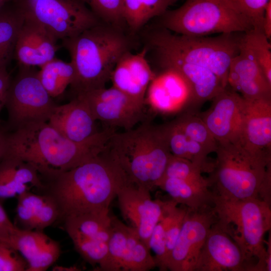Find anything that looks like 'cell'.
Listing matches in <instances>:
<instances>
[{
    "mask_svg": "<svg viewBox=\"0 0 271 271\" xmlns=\"http://www.w3.org/2000/svg\"><path fill=\"white\" fill-rule=\"evenodd\" d=\"M245 99L239 144L253 154L271 157V98Z\"/></svg>",
    "mask_w": 271,
    "mask_h": 271,
    "instance_id": "obj_21",
    "label": "cell"
},
{
    "mask_svg": "<svg viewBox=\"0 0 271 271\" xmlns=\"http://www.w3.org/2000/svg\"><path fill=\"white\" fill-rule=\"evenodd\" d=\"M116 197L123 218L149 248L151 234L163 215L165 201L153 200L149 190L132 183L123 186Z\"/></svg>",
    "mask_w": 271,
    "mask_h": 271,
    "instance_id": "obj_16",
    "label": "cell"
},
{
    "mask_svg": "<svg viewBox=\"0 0 271 271\" xmlns=\"http://www.w3.org/2000/svg\"><path fill=\"white\" fill-rule=\"evenodd\" d=\"M64 220L67 233L76 232L87 238L108 243L111 227L109 209L73 215Z\"/></svg>",
    "mask_w": 271,
    "mask_h": 271,
    "instance_id": "obj_27",
    "label": "cell"
},
{
    "mask_svg": "<svg viewBox=\"0 0 271 271\" xmlns=\"http://www.w3.org/2000/svg\"><path fill=\"white\" fill-rule=\"evenodd\" d=\"M60 217V211L57 203L52 196L47 195L44 203L35 216L32 229L42 231Z\"/></svg>",
    "mask_w": 271,
    "mask_h": 271,
    "instance_id": "obj_40",
    "label": "cell"
},
{
    "mask_svg": "<svg viewBox=\"0 0 271 271\" xmlns=\"http://www.w3.org/2000/svg\"><path fill=\"white\" fill-rule=\"evenodd\" d=\"M228 85L246 99L271 98V83L243 37L239 39L238 53L230 64Z\"/></svg>",
    "mask_w": 271,
    "mask_h": 271,
    "instance_id": "obj_17",
    "label": "cell"
},
{
    "mask_svg": "<svg viewBox=\"0 0 271 271\" xmlns=\"http://www.w3.org/2000/svg\"><path fill=\"white\" fill-rule=\"evenodd\" d=\"M176 0H122L123 21L137 30L155 17L164 14Z\"/></svg>",
    "mask_w": 271,
    "mask_h": 271,
    "instance_id": "obj_29",
    "label": "cell"
},
{
    "mask_svg": "<svg viewBox=\"0 0 271 271\" xmlns=\"http://www.w3.org/2000/svg\"><path fill=\"white\" fill-rule=\"evenodd\" d=\"M161 126L172 155L189 160L203 172H212L214 163L208 160L209 152L187 136L173 120Z\"/></svg>",
    "mask_w": 271,
    "mask_h": 271,
    "instance_id": "obj_25",
    "label": "cell"
},
{
    "mask_svg": "<svg viewBox=\"0 0 271 271\" xmlns=\"http://www.w3.org/2000/svg\"><path fill=\"white\" fill-rule=\"evenodd\" d=\"M212 206L217 223L240 248L248 271H270L271 253L264 240L271 227L270 203L259 198L226 199L214 193Z\"/></svg>",
    "mask_w": 271,
    "mask_h": 271,
    "instance_id": "obj_4",
    "label": "cell"
},
{
    "mask_svg": "<svg viewBox=\"0 0 271 271\" xmlns=\"http://www.w3.org/2000/svg\"><path fill=\"white\" fill-rule=\"evenodd\" d=\"M76 251L92 265H98V270H104L108 259V243L85 237L78 233H67Z\"/></svg>",
    "mask_w": 271,
    "mask_h": 271,
    "instance_id": "obj_31",
    "label": "cell"
},
{
    "mask_svg": "<svg viewBox=\"0 0 271 271\" xmlns=\"http://www.w3.org/2000/svg\"><path fill=\"white\" fill-rule=\"evenodd\" d=\"M211 186L209 183L170 177L162 178L157 185L177 203L194 211L212 206L214 193L210 190Z\"/></svg>",
    "mask_w": 271,
    "mask_h": 271,
    "instance_id": "obj_24",
    "label": "cell"
},
{
    "mask_svg": "<svg viewBox=\"0 0 271 271\" xmlns=\"http://www.w3.org/2000/svg\"><path fill=\"white\" fill-rule=\"evenodd\" d=\"M24 20L22 10L14 0L0 9V67H7L14 58L17 38Z\"/></svg>",
    "mask_w": 271,
    "mask_h": 271,
    "instance_id": "obj_26",
    "label": "cell"
},
{
    "mask_svg": "<svg viewBox=\"0 0 271 271\" xmlns=\"http://www.w3.org/2000/svg\"><path fill=\"white\" fill-rule=\"evenodd\" d=\"M14 1L25 17L41 24L58 40L99 24L97 17L80 0Z\"/></svg>",
    "mask_w": 271,
    "mask_h": 271,
    "instance_id": "obj_10",
    "label": "cell"
},
{
    "mask_svg": "<svg viewBox=\"0 0 271 271\" xmlns=\"http://www.w3.org/2000/svg\"><path fill=\"white\" fill-rule=\"evenodd\" d=\"M152 43L158 54L172 55L206 68L226 87L231 61L239 51V39L233 34L205 37L173 34L165 30L155 35Z\"/></svg>",
    "mask_w": 271,
    "mask_h": 271,
    "instance_id": "obj_8",
    "label": "cell"
},
{
    "mask_svg": "<svg viewBox=\"0 0 271 271\" xmlns=\"http://www.w3.org/2000/svg\"><path fill=\"white\" fill-rule=\"evenodd\" d=\"M114 131L106 127L87 140L76 142L48 122L31 123L5 132L3 157L17 158L31 164L50 181L105 151Z\"/></svg>",
    "mask_w": 271,
    "mask_h": 271,
    "instance_id": "obj_1",
    "label": "cell"
},
{
    "mask_svg": "<svg viewBox=\"0 0 271 271\" xmlns=\"http://www.w3.org/2000/svg\"><path fill=\"white\" fill-rule=\"evenodd\" d=\"M33 68L19 67L18 73L11 80L5 104L9 130L31 123L48 122L57 105Z\"/></svg>",
    "mask_w": 271,
    "mask_h": 271,
    "instance_id": "obj_9",
    "label": "cell"
},
{
    "mask_svg": "<svg viewBox=\"0 0 271 271\" xmlns=\"http://www.w3.org/2000/svg\"><path fill=\"white\" fill-rule=\"evenodd\" d=\"M145 103L153 111L162 114L188 111L193 104L191 85L179 71L171 67H164L150 82Z\"/></svg>",
    "mask_w": 271,
    "mask_h": 271,
    "instance_id": "obj_15",
    "label": "cell"
},
{
    "mask_svg": "<svg viewBox=\"0 0 271 271\" xmlns=\"http://www.w3.org/2000/svg\"><path fill=\"white\" fill-rule=\"evenodd\" d=\"M216 221L212 206L195 211L188 208L180 234L168 259L167 270L194 271L208 233Z\"/></svg>",
    "mask_w": 271,
    "mask_h": 271,
    "instance_id": "obj_12",
    "label": "cell"
},
{
    "mask_svg": "<svg viewBox=\"0 0 271 271\" xmlns=\"http://www.w3.org/2000/svg\"><path fill=\"white\" fill-rule=\"evenodd\" d=\"M173 120L187 136L201 145L210 154L216 152L218 143L199 115L193 111H186Z\"/></svg>",
    "mask_w": 271,
    "mask_h": 271,
    "instance_id": "obj_30",
    "label": "cell"
},
{
    "mask_svg": "<svg viewBox=\"0 0 271 271\" xmlns=\"http://www.w3.org/2000/svg\"><path fill=\"white\" fill-rule=\"evenodd\" d=\"M212 186L229 199L259 198L270 203L271 157L253 154L239 144H218Z\"/></svg>",
    "mask_w": 271,
    "mask_h": 271,
    "instance_id": "obj_6",
    "label": "cell"
},
{
    "mask_svg": "<svg viewBox=\"0 0 271 271\" xmlns=\"http://www.w3.org/2000/svg\"><path fill=\"white\" fill-rule=\"evenodd\" d=\"M62 42L75 70L70 86L75 96L105 87L116 63L127 51V42L121 35L99 24Z\"/></svg>",
    "mask_w": 271,
    "mask_h": 271,
    "instance_id": "obj_5",
    "label": "cell"
},
{
    "mask_svg": "<svg viewBox=\"0 0 271 271\" xmlns=\"http://www.w3.org/2000/svg\"><path fill=\"white\" fill-rule=\"evenodd\" d=\"M147 50L133 54L126 51L120 57L110 76L112 86L145 106L148 87L156 75L146 58Z\"/></svg>",
    "mask_w": 271,
    "mask_h": 271,
    "instance_id": "obj_20",
    "label": "cell"
},
{
    "mask_svg": "<svg viewBox=\"0 0 271 271\" xmlns=\"http://www.w3.org/2000/svg\"><path fill=\"white\" fill-rule=\"evenodd\" d=\"M81 270V268L77 266L65 267L63 266L56 265L52 268V270L54 271H79Z\"/></svg>",
    "mask_w": 271,
    "mask_h": 271,
    "instance_id": "obj_46",
    "label": "cell"
},
{
    "mask_svg": "<svg viewBox=\"0 0 271 271\" xmlns=\"http://www.w3.org/2000/svg\"><path fill=\"white\" fill-rule=\"evenodd\" d=\"M48 238L42 231L17 228L2 242L18 251L28 263Z\"/></svg>",
    "mask_w": 271,
    "mask_h": 271,
    "instance_id": "obj_32",
    "label": "cell"
},
{
    "mask_svg": "<svg viewBox=\"0 0 271 271\" xmlns=\"http://www.w3.org/2000/svg\"><path fill=\"white\" fill-rule=\"evenodd\" d=\"M78 95L87 102L95 119L107 127L128 130L145 116L144 105L113 86L93 89Z\"/></svg>",
    "mask_w": 271,
    "mask_h": 271,
    "instance_id": "obj_13",
    "label": "cell"
},
{
    "mask_svg": "<svg viewBox=\"0 0 271 271\" xmlns=\"http://www.w3.org/2000/svg\"><path fill=\"white\" fill-rule=\"evenodd\" d=\"M164 14V26L179 35L203 37L252 29L229 0H186L180 7Z\"/></svg>",
    "mask_w": 271,
    "mask_h": 271,
    "instance_id": "obj_7",
    "label": "cell"
},
{
    "mask_svg": "<svg viewBox=\"0 0 271 271\" xmlns=\"http://www.w3.org/2000/svg\"><path fill=\"white\" fill-rule=\"evenodd\" d=\"M46 195H40L30 191L18 196L16 218L23 229L32 230L35 216L44 203Z\"/></svg>",
    "mask_w": 271,
    "mask_h": 271,
    "instance_id": "obj_35",
    "label": "cell"
},
{
    "mask_svg": "<svg viewBox=\"0 0 271 271\" xmlns=\"http://www.w3.org/2000/svg\"><path fill=\"white\" fill-rule=\"evenodd\" d=\"M17 228L11 222L4 208L0 204V242L4 241Z\"/></svg>",
    "mask_w": 271,
    "mask_h": 271,
    "instance_id": "obj_44",
    "label": "cell"
},
{
    "mask_svg": "<svg viewBox=\"0 0 271 271\" xmlns=\"http://www.w3.org/2000/svg\"><path fill=\"white\" fill-rule=\"evenodd\" d=\"M5 146V131L0 130V161L4 155Z\"/></svg>",
    "mask_w": 271,
    "mask_h": 271,
    "instance_id": "obj_47",
    "label": "cell"
},
{
    "mask_svg": "<svg viewBox=\"0 0 271 271\" xmlns=\"http://www.w3.org/2000/svg\"><path fill=\"white\" fill-rule=\"evenodd\" d=\"M30 188L28 186L18 184L6 165L0 162V199L18 196L25 191H29Z\"/></svg>",
    "mask_w": 271,
    "mask_h": 271,
    "instance_id": "obj_42",
    "label": "cell"
},
{
    "mask_svg": "<svg viewBox=\"0 0 271 271\" xmlns=\"http://www.w3.org/2000/svg\"><path fill=\"white\" fill-rule=\"evenodd\" d=\"M199 114L218 144H239L242 134L245 99L226 87Z\"/></svg>",
    "mask_w": 271,
    "mask_h": 271,
    "instance_id": "obj_14",
    "label": "cell"
},
{
    "mask_svg": "<svg viewBox=\"0 0 271 271\" xmlns=\"http://www.w3.org/2000/svg\"><path fill=\"white\" fill-rule=\"evenodd\" d=\"M262 31L266 37L271 38V1L266 6L262 24Z\"/></svg>",
    "mask_w": 271,
    "mask_h": 271,
    "instance_id": "obj_45",
    "label": "cell"
},
{
    "mask_svg": "<svg viewBox=\"0 0 271 271\" xmlns=\"http://www.w3.org/2000/svg\"><path fill=\"white\" fill-rule=\"evenodd\" d=\"M11 80L7 67H0V113L5 106Z\"/></svg>",
    "mask_w": 271,
    "mask_h": 271,
    "instance_id": "obj_43",
    "label": "cell"
},
{
    "mask_svg": "<svg viewBox=\"0 0 271 271\" xmlns=\"http://www.w3.org/2000/svg\"><path fill=\"white\" fill-rule=\"evenodd\" d=\"M108 259L104 271H148L157 267L150 249L137 231L111 215Z\"/></svg>",
    "mask_w": 271,
    "mask_h": 271,
    "instance_id": "obj_11",
    "label": "cell"
},
{
    "mask_svg": "<svg viewBox=\"0 0 271 271\" xmlns=\"http://www.w3.org/2000/svg\"><path fill=\"white\" fill-rule=\"evenodd\" d=\"M85 4L97 17L113 23L123 21L122 0H80Z\"/></svg>",
    "mask_w": 271,
    "mask_h": 271,
    "instance_id": "obj_37",
    "label": "cell"
},
{
    "mask_svg": "<svg viewBox=\"0 0 271 271\" xmlns=\"http://www.w3.org/2000/svg\"><path fill=\"white\" fill-rule=\"evenodd\" d=\"M164 67H171L179 71L190 83L193 93L194 106L212 99L226 87L211 71L204 67L187 62L168 54H159Z\"/></svg>",
    "mask_w": 271,
    "mask_h": 271,
    "instance_id": "obj_23",
    "label": "cell"
},
{
    "mask_svg": "<svg viewBox=\"0 0 271 271\" xmlns=\"http://www.w3.org/2000/svg\"><path fill=\"white\" fill-rule=\"evenodd\" d=\"M106 151L131 182L150 192L157 187L172 155L161 125L148 121L122 132L114 131Z\"/></svg>",
    "mask_w": 271,
    "mask_h": 271,
    "instance_id": "obj_3",
    "label": "cell"
},
{
    "mask_svg": "<svg viewBox=\"0 0 271 271\" xmlns=\"http://www.w3.org/2000/svg\"><path fill=\"white\" fill-rule=\"evenodd\" d=\"M61 247L58 242L49 237L28 262L26 271H45L59 258Z\"/></svg>",
    "mask_w": 271,
    "mask_h": 271,
    "instance_id": "obj_38",
    "label": "cell"
},
{
    "mask_svg": "<svg viewBox=\"0 0 271 271\" xmlns=\"http://www.w3.org/2000/svg\"><path fill=\"white\" fill-rule=\"evenodd\" d=\"M28 263L17 250L0 242V271H26Z\"/></svg>",
    "mask_w": 271,
    "mask_h": 271,
    "instance_id": "obj_41",
    "label": "cell"
},
{
    "mask_svg": "<svg viewBox=\"0 0 271 271\" xmlns=\"http://www.w3.org/2000/svg\"><path fill=\"white\" fill-rule=\"evenodd\" d=\"M203 172L201 167L189 160L171 155L162 178H175L212 185L210 178H205L202 176Z\"/></svg>",
    "mask_w": 271,
    "mask_h": 271,
    "instance_id": "obj_34",
    "label": "cell"
},
{
    "mask_svg": "<svg viewBox=\"0 0 271 271\" xmlns=\"http://www.w3.org/2000/svg\"><path fill=\"white\" fill-rule=\"evenodd\" d=\"M49 181V195L57 203L64 219L109 209L118 191L132 183L106 150Z\"/></svg>",
    "mask_w": 271,
    "mask_h": 271,
    "instance_id": "obj_2",
    "label": "cell"
},
{
    "mask_svg": "<svg viewBox=\"0 0 271 271\" xmlns=\"http://www.w3.org/2000/svg\"><path fill=\"white\" fill-rule=\"evenodd\" d=\"M38 76L50 96L58 97L73 82L75 70L72 63L55 57L40 67Z\"/></svg>",
    "mask_w": 271,
    "mask_h": 271,
    "instance_id": "obj_28",
    "label": "cell"
},
{
    "mask_svg": "<svg viewBox=\"0 0 271 271\" xmlns=\"http://www.w3.org/2000/svg\"><path fill=\"white\" fill-rule=\"evenodd\" d=\"M57 41L43 26L25 16L17 38L14 58L19 67L40 68L56 57L59 48Z\"/></svg>",
    "mask_w": 271,
    "mask_h": 271,
    "instance_id": "obj_19",
    "label": "cell"
},
{
    "mask_svg": "<svg viewBox=\"0 0 271 271\" xmlns=\"http://www.w3.org/2000/svg\"><path fill=\"white\" fill-rule=\"evenodd\" d=\"M249 22L252 29L262 31L265 9L271 0H229Z\"/></svg>",
    "mask_w": 271,
    "mask_h": 271,
    "instance_id": "obj_39",
    "label": "cell"
},
{
    "mask_svg": "<svg viewBox=\"0 0 271 271\" xmlns=\"http://www.w3.org/2000/svg\"><path fill=\"white\" fill-rule=\"evenodd\" d=\"M12 1L13 0H0V9L5 5Z\"/></svg>",
    "mask_w": 271,
    "mask_h": 271,
    "instance_id": "obj_48",
    "label": "cell"
},
{
    "mask_svg": "<svg viewBox=\"0 0 271 271\" xmlns=\"http://www.w3.org/2000/svg\"><path fill=\"white\" fill-rule=\"evenodd\" d=\"M268 81L271 83V46L263 31L251 29L242 37Z\"/></svg>",
    "mask_w": 271,
    "mask_h": 271,
    "instance_id": "obj_33",
    "label": "cell"
},
{
    "mask_svg": "<svg viewBox=\"0 0 271 271\" xmlns=\"http://www.w3.org/2000/svg\"><path fill=\"white\" fill-rule=\"evenodd\" d=\"M96 121L87 102L78 95L67 103L57 105L48 123L67 139L81 142L99 131Z\"/></svg>",
    "mask_w": 271,
    "mask_h": 271,
    "instance_id": "obj_22",
    "label": "cell"
},
{
    "mask_svg": "<svg viewBox=\"0 0 271 271\" xmlns=\"http://www.w3.org/2000/svg\"><path fill=\"white\" fill-rule=\"evenodd\" d=\"M169 201H165L163 215L154 227L151 234L149 246L154 252L157 267L160 270H166V231L168 222Z\"/></svg>",
    "mask_w": 271,
    "mask_h": 271,
    "instance_id": "obj_36",
    "label": "cell"
},
{
    "mask_svg": "<svg viewBox=\"0 0 271 271\" xmlns=\"http://www.w3.org/2000/svg\"><path fill=\"white\" fill-rule=\"evenodd\" d=\"M194 271H248L236 243L216 222L211 227Z\"/></svg>",
    "mask_w": 271,
    "mask_h": 271,
    "instance_id": "obj_18",
    "label": "cell"
},
{
    "mask_svg": "<svg viewBox=\"0 0 271 271\" xmlns=\"http://www.w3.org/2000/svg\"><path fill=\"white\" fill-rule=\"evenodd\" d=\"M177 0H176V1H177Z\"/></svg>",
    "mask_w": 271,
    "mask_h": 271,
    "instance_id": "obj_49",
    "label": "cell"
}]
</instances>
